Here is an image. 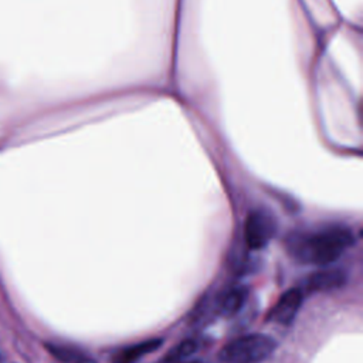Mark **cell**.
I'll use <instances>...</instances> for the list:
<instances>
[{
  "mask_svg": "<svg viewBox=\"0 0 363 363\" xmlns=\"http://www.w3.org/2000/svg\"><path fill=\"white\" fill-rule=\"evenodd\" d=\"M354 242L353 231L340 224H330L309 231H294L286 237L288 254L301 264L326 267L335 262Z\"/></svg>",
  "mask_w": 363,
  "mask_h": 363,
  "instance_id": "6da1fadb",
  "label": "cell"
},
{
  "mask_svg": "<svg viewBox=\"0 0 363 363\" xmlns=\"http://www.w3.org/2000/svg\"><path fill=\"white\" fill-rule=\"evenodd\" d=\"M275 340L264 333H248L225 343L218 359L223 363H261L275 352Z\"/></svg>",
  "mask_w": 363,
  "mask_h": 363,
  "instance_id": "7a4b0ae2",
  "label": "cell"
},
{
  "mask_svg": "<svg viewBox=\"0 0 363 363\" xmlns=\"http://www.w3.org/2000/svg\"><path fill=\"white\" fill-rule=\"evenodd\" d=\"M277 220L269 210L255 208L248 213L244 224V240L250 250L264 248L277 233Z\"/></svg>",
  "mask_w": 363,
  "mask_h": 363,
  "instance_id": "3957f363",
  "label": "cell"
},
{
  "mask_svg": "<svg viewBox=\"0 0 363 363\" xmlns=\"http://www.w3.org/2000/svg\"><path fill=\"white\" fill-rule=\"evenodd\" d=\"M303 302V291L301 288H291L284 292L268 313V320L278 325H289L296 318Z\"/></svg>",
  "mask_w": 363,
  "mask_h": 363,
  "instance_id": "277c9868",
  "label": "cell"
},
{
  "mask_svg": "<svg viewBox=\"0 0 363 363\" xmlns=\"http://www.w3.org/2000/svg\"><path fill=\"white\" fill-rule=\"evenodd\" d=\"M346 272L339 268H325L312 272L306 279L303 288L308 292H328L339 289L346 284Z\"/></svg>",
  "mask_w": 363,
  "mask_h": 363,
  "instance_id": "5b68a950",
  "label": "cell"
},
{
  "mask_svg": "<svg viewBox=\"0 0 363 363\" xmlns=\"http://www.w3.org/2000/svg\"><path fill=\"white\" fill-rule=\"evenodd\" d=\"M247 288L245 286H241V285H235V286H231L228 288L227 291H224L217 302H216V309L220 315L223 316H234L241 308L242 305L245 303V299H247Z\"/></svg>",
  "mask_w": 363,
  "mask_h": 363,
  "instance_id": "8992f818",
  "label": "cell"
},
{
  "mask_svg": "<svg viewBox=\"0 0 363 363\" xmlns=\"http://www.w3.org/2000/svg\"><path fill=\"white\" fill-rule=\"evenodd\" d=\"M162 343H163V339H149V340H143V342L130 345V346L119 350L112 357V363H136L143 356L153 353L156 349H159L162 346Z\"/></svg>",
  "mask_w": 363,
  "mask_h": 363,
  "instance_id": "52a82bcc",
  "label": "cell"
},
{
  "mask_svg": "<svg viewBox=\"0 0 363 363\" xmlns=\"http://www.w3.org/2000/svg\"><path fill=\"white\" fill-rule=\"evenodd\" d=\"M47 349L58 363H95L92 357L72 346L47 345Z\"/></svg>",
  "mask_w": 363,
  "mask_h": 363,
  "instance_id": "ba28073f",
  "label": "cell"
},
{
  "mask_svg": "<svg viewBox=\"0 0 363 363\" xmlns=\"http://www.w3.org/2000/svg\"><path fill=\"white\" fill-rule=\"evenodd\" d=\"M200 345L196 339H186L176 345L159 363H183L189 362V359L199 350Z\"/></svg>",
  "mask_w": 363,
  "mask_h": 363,
  "instance_id": "9c48e42d",
  "label": "cell"
}]
</instances>
